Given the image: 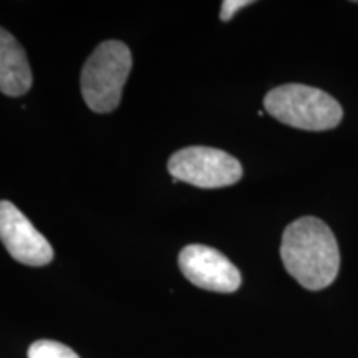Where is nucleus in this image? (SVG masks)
<instances>
[{
	"label": "nucleus",
	"instance_id": "423d86ee",
	"mask_svg": "<svg viewBox=\"0 0 358 358\" xmlns=\"http://www.w3.org/2000/svg\"><path fill=\"white\" fill-rule=\"evenodd\" d=\"M0 241L17 262L42 267L53 261V249L17 206L0 201Z\"/></svg>",
	"mask_w": 358,
	"mask_h": 358
},
{
	"label": "nucleus",
	"instance_id": "f257e3e1",
	"mask_svg": "<svg viewBox=\"0 0 358 358\" xmlns=\"http://www.w3.org/2000/svg\"><path fill=\"white\" fill-rule=\"evenodd\" d=\"M280 257L285 271L303 289L322 290L337 279L340 268L337 239L319 217H299L285 227Z\"/></svg>",
	"mask_w": 358,
	"mask_h": 358
},
{
	"label": "nucleus",
	"instance_id": "20e7f679",
	"mask_svg": "<svg viewBox=\"0 0 358 358\" xmlns=\"http://www.w3.org/2000/svg\"><path fill=\"white\" fill-rule=\"evenodd\" d=\"M168 171L174 181L203 189L232 186L243 178V166L234 156L209 146L182 148L168 161Z\"/></svg>",
	"mask_w": 358,
	"mask_h": 358
},
{
	"label": "nucleus",
	"instance_id": "6e6552de",
	"mask_svg": "<svg viewBox=\"0 0 358 358\" xmlns=\"http://www.w3.org/2000/svg\"><path fill=\"white\" fill-rule=\"evenodd\" d=\"M29 358H80L77 353L55 340H37L29 348Z\"/></svg>",
	"mask_w": 358,
	"mask_h": 358
},
{
	"label": "nucleus",
	"instance_id": "f03ea898",
	"mask_svg": "<svg viewBox=\"0 0 358 358\" xmlns=\"http://www.w3.org/2000/svg\"><path fill=\"white\" fill-rule=\"evenodd\" d=\"M264 108L277 122L306 131H327L342 122L340 103L324 90L301 83L280 85L264 98Z\"/></svg>",
	"mask_w": 358,
	"mask_h": 358
},
{
	"label": "nucleus",
	"instance_id": "39448f33",
	"mask_svg": "<svg viewBox=\"0 0 358 358\" xmlns=\"http://www.w3.org/2000/svg\"><path fill=\"white\" fill-rule=\"evenodd\" d=\"M179 268L196 287L211 292L231 294L241 287V272L217 249L189 244L179 252Z\"/></svg>",
	"mask_w": 358,
	"mask_h": 358
},
{
	"label": "nucleus",
	"instance_id": "7ed1b4c3",
	"mask_svg": "<svg viewBox=\"0 0 358 358\" xmlns=\"http://www.w3.org/2000/svg\"><path fill=\"white\" fill-rule=\"evenodd\" d=\"M131 52L123 42L108 40L95 48L82 70V95L95 113H111L122 101L124 83L131 71Z\"/></svg>",
	"mask_w": 358,
	"mask_h": 358
},
{
	"label": "nucleus",
	"instance_id": "0eeeda50",
	"mask_svg": "<svg viewBox=\"0 0 358 358\" xmlns=\"http://www.w3.org/2000/svg\"><path fill=\"white\" fill-rule=\"evenodd\" d=\"M32 87V69L24 47L0 27V92L22 96Z\"/></svg>",
	"mask_w": 358,
	"mask_h": 358
},
{
	"label": "nucleus",
	"instance_id": "1a4fd4ad",
	"mask_svg": "<svg viewBox=\"0 0 358 358\" xmlns=\"http://www.w3.org/2000/svg\"><path fill=\"white\" fill-rule=\"evenodd\" d=\"M250 0H224L221 7V20L229 22L232 17L236 15V12H239L241 8L250 6Z\"/></svg>",
	"mask_w": 358,
	"mask_h": 358
}]
</instances>
